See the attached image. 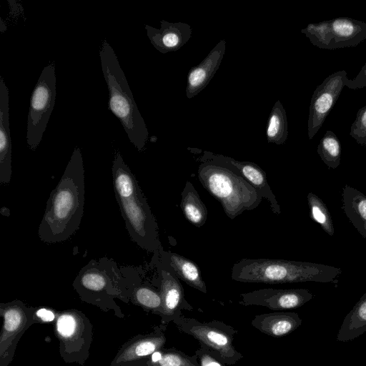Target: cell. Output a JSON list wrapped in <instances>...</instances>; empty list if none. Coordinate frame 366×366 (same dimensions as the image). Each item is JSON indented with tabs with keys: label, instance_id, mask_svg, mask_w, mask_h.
<instances>
[{
	"label": "cell",
	"instance_id": "cell-1",
	"mask_svg": "<svg viewBox=\"0 0 366 366\" xmlns=\"http://www.w3.org/2000/svg\"><path fill=\"white\" fill-rule=\"evenodd\" d=\"M85 178L81 149L76 147L56 187L51 190L38 229L46 244L61 243L79 229L84 205Z\"/></svg>",
	"mask_w": 366,
	"mask_h": 366
},
{
	"label": "cell",
	"instance_id": "cell-2",
	"mask_svg": "<svg viewBox=\"0 0 366 366\" xmlns=\"http://www.w3.org/2000/svg\"><path fill=\"white\" fill-rule=\"evenodd\" d=\"M140 282L142 277L137 269L119 267L113 259L101 257L91 259L80 269L73 287L81 301L124 318L115 299L129 303L132 290Z\"/></svg>",
	"mask_w": 366,
	"mask_h": 366
},
{
	"label": "cell",
	"instance_id": "cell-3",
	"mask_svg": "<svg viewBox=\"0 0 366 366\" xmlns=\"http://www.w3.org/2000/svg\"><path fill=\"white\" fill-rule=\"evenodd\" d=\"M112 173L115 197L130 237L142 249L159 252L162 247L157 220L135 176L119 152L115 154Z\"/></svg>",
	"mask_w": 366,
	"mask_h": 366
},
{
	"label": "cell",
	"instance_id": "cell-4",
	"mask_svg": "<svg viewBox=\"0 0 366 366\" xmlns=\"http://www.w3.org/2000/svg\"><path fill=\"white\" fill-rule=\"evenodd\" d=\"M340 267L280 259L243 258L232 267V280L244 283L337 282Z\"/></svg>",
	"mask_w": 366,
	"mask_h": 366
},
{
	"label": "cell",
	"instance_id": "cell-5",
	"mask_svg": "<svg viewBox=\"0 0 366 366\" xmlns=\"http://www.w3.org/2000/svg\"><path fill=\"white\" fill-rule=\"evenodd\" d=\"M99 56L109 90V109L120 121L130 142L142 152L148 140L149 132L117 56L106 40L101 46Z\"/></svg>",
	"mask_w": 366,
	"mask_h": 366
},
{
	"label": "cell",
	"instance_id": "cell-6",
	"mask_svg": "<svg viewBox=\"0 0 366 366\" xmlns=\"http://www.w3.org/2000/svg\"><path fill=\"white\" fill-rule=\"evenodd\" d=\"M197 177L231 219L244 211L256 209L262 202V197L254 187L226 167L202 162L198 166Z\"/></svg>",
	"mask_w": 366,
	"mask_h": 366
},
{
	"label": "cell",
	"instance_id": "cell-7",
	"mask_svg": "<svg viewBox=\"0 0 366 366\" xmlns=\"http://www.w3.org/2000/svg\"><path fill=\"white\" fill-rule=\"evenodd\" d=\"M54 330L62 360L84 366L93 341V325L87 316L76 309L57 311Z\"/></svg>",
	"mask_w": 366,
	"mask_h": 366
},
{
	"label": "cell",
	"instance_id": "cell-8",
	"mask_svg": "<svg viewBox=\"0 0 366 366\" xmlns=\"http://www.w3.org/2000/svg\"><path fill=\"white\" fill-rule=\"evenodd\" d=\"M173 322L180 332L191 335L199 345L214 351L227 365H233L243 358V355L233 345L237 330L232 326L217 320L202 322L182 315Z\"/></svg>",
	"mask_w": 366,
	"mask_h": 366
},
{
	"label": "cell",
	"instance_id": "cell-9",
	"mask_svg": "<svg viewBox=\"0 0 366 366\" xmlns=\"http://www.w3.org/2000/svg\"><path fill=\"white\" fill-rule=\"evenodd\" d=\"M56 83L55 65L50 63L42 69L31 96L26 142L32 151L40 144L52 113L56 94Z\"/></svg>",
	"mask_w": 366,
	"mask_h": 366
},
{
	"label": "cell",
	"instance_id": "cell-10",
	"mask_svg": "<svg viewBox=\"0 0 366 366\" xmlns=\"http://www.w3.org/2000/svg\"><path fill=\"white\" fill-rule=\"evenodd\" d=\"M301 32L314 46L320 49L351 47L366 39V23L351 18L339 17L309 24Z\"/></svg>",
	"mask_w": 366,
	"mask_h": 366
},
{
	"label": "cell",
	"instance_id": "cell-11",
	"mask_svg": "<svg viewBox=\"0 0 366 366\" xmlns=\"http://www.w3.org/2000/svg\"><path fill=\"white\" fill-rule=\"evenodd\" d=\"M36 308L19 300L0 303L3 324L0 334V366H9L13 360L18 342L34 324L41 323Z\"/></svg>",
	"mask_w": 366,
	"mask_h": 366
},
{
	"label": "cell",
	"instance_id": "cell-12",
	"mask_svg": "<svg viewBox=\"0 0 366 366\" xmlns=\"http://www.w3.org/2000/svg\"><path fill=\"white\" fill-rule=\"evenodd\" d=\"M167 328V325L160 324L148 333L133 336L119 348L109 366H145L149 358L164 347Z\"/></svg>",
	"mask_w": 366,
	"mask_h": 366
},
{
	"label": "cell",
	"instance_id": "cell-13",
	"mask_svg": "<svg viewBox=\"0 0 366 366\" xmlns=\"http://www.w3.org/2000/svg\"><path fill=\"white\" fill-rule=\"evenodd\" d=\"M345 70L330 74L315 89L309 108L308 137L312 139L330 114L347 80Z\"/></svg>",
	"mask_w": 366,
	"mask_h": 366
},
{
	"label": "cell",
	"instance_id": "cell-14",
	"mask_svg": "<svg viewBox=\"0 0 366 366\" xmlns=\"http://www.w3.org/2000/svg\"><path fill=\"white\" fill-rule=\"evenodd\" d=\"M199 161L214 163L240 175L256 189L262 198L267 200L274 214H280V206L268 184L266 173L257 164L247 161H238L229 157L207 151L204 152Z\"/></svg>",
	"mask_w": 366,
	"mask_h": 366
},
{
	"label": "cell",
	"instance_id": "cell-15",
	"mask_svg": "<svg viewBox=\"0 0 366 366\" xmlns=\"http://www.w3.org/2000/svg\"><path fill=\"white\" fill-rule=\"evenodd\" d=\"M238 302L243 306H262L272 310H284L302 307L313 298L307 289L264 288L239 295Z\"/></svg>",
	"mask_w": 366,
	"mask_h": 366
},
{
	"label": "cell",
	"instance_id": "cell-16",
	"mask_svg": "<svg viewBox=\"0 0 366 366\" xmlns=\"http://www.w3.org/2000/svg\"><path fill=\"white\" fill-rule=\"evenodd\" d=\"M160 274V288L162 301L161 324L168 325L182 315V310L192 311L193 307L184 297L179 279L168 267L158 264Z\"/></svg>",
	"mask_w": 366,
	"mask_h": 366
},
{
	"label": "cell",
	"instance_id": "cell-17",
	"mask_svg": "<svg viewBox=\"0 0 366 366\" xmlns=\"http://www.w3.org/2000/svg\"><path fill=\"white\" fill-rule=\"evenodd\" d=\"M147 35L151 44L160 53L175 51L182 48L190 39L192 29L183 22L160 21V28L145 25Z\"/></svg>",
	"mask_w": 366,
	"mask_h": 366
},
{
	"label": "cell",
	"instance_id": "cell-18",
	"mask_svg": "<svg viewBox=\"0 0 366 366\" xmlns=\"http://www.w3.org/2000/svg\"><path fill=\"white\" fill-rule=\"evenodd\" d=\"M226 51V41H219L198 65L190 68L186 86V97L191 99L200 93L209 83Z\"/></svg>",
	"mask_w": 366,
	"mask_h": 366
},
{
	"label": "cell",
	"instance_id": "cell-19",
	"mask_svg": "<svg viewBox=\"0 0 366 366\" xmlns=\"http://www.w3.org/2000/svg\"><path fill=\"white\" fill-rule=\"evenodd\" d=\"M12 175L11 140L9 128V90L0 77V184H8Z\"/></svg>",
	"mask_w": 366,
	"mask_h": 366
},
{
	"label": "cell",
	"instance_id": "cell-20",
	"mask_svg": "<svg viewBox=\"0 0 366 366\" xmlns=\"http://www.w3.org/2000/svg\"><path fill=\"white\" fill-rule=\"evenodd\" d=\"M159 254L158 264L169 268L174 274L190 287L207 293V290L199 266L192 260L163 249L154 253Z\"/></svg>",
	"mask_w": 366,
	"mask_h": 366
},
{
	"label": "cell",
	"instance_id": "cell-21",
	"mask_svg": "<svg viewBox=\"0 0 366 366\" xmlns=\"http://www.w3.org/2000/svg\"><path fill=\"white\" fill-rule=\"evenodd\" d=\"M302 322L296 312H274L255 315L251 325L265 335L280 337L294 332Z\"/></svg>",
	"mask_w": 366,
	"mask_h": 366
},
{
	"label": "cell",
	"instance_id": "cell-22",
	"mask_svg": "<svg viewBox=\"0 0 366 366\" xmlns=\"http://www.w3.org/2000/svg\"><path fill=\"white\" fill-rule=\"evenodd\" d=\"M342 202L345 214L366 239V196L358 189L345 184L342 188Z\"/></svg>",
	"mask_w": 366,
	"mask_h": 366
},
{
	"label": "cell",
	"instance_id": "cell-23",
	"mask_svg": "<svg viewBox=\"0 0 366 366\" xmlns=\"http://www.w3.org/2000/svg\"><path fill=\"white\" fill-rule=\"evenodd\" d=\"M366 332V292L347 313L338 330L337 341L348 342Z\"/></svg>",
	"mask_w": 366,
	"mask_h": 366
},
{
	"label": "cell",
	"instance_id": "cell-24",
	"mask_svg": "<svg viewBox=\"0 0 366 366\" xmlns=\"http://www.w3.org/2000/svg\"><path fill=\"white\" fill-rule=\"evenodd\" d=\"M180 207L187 220L197 227H202L207 219V209L197 191L187 181L181 193Z\"/></svg>",
	"mask_w": 366,
	"mask_h": 366
},
{
	"label": "cell",
	"instance_id": "cell-25",
	"mask_svg": "<svg viewBox=\"0 0 366 366\" xmlns=\"http://www.w3.org/2000/svg\"><path fill=\"white\" fill-rule=\"evenodd\" d=\"M130 302L140 307L144 311L161 317L162 301L159 290L142 282L136 285L129 297Z\"/></svg>",
	"mask_w": 366,
	"mask_h": 366
},
{
	"label": "cell",
	"instance_id": "cell-26",
	"mask_svg": "<svg viewBox=\"0 0 366 366\" xmlns=\"http://www.w3.org/2000/svg\"><path fill=\"white\" fill-rule=\"evenodd\" d=\"M268 143L283 144L288 137V124L285 109L280 100H277L269 113L267 130Z\"/></svg>",
	"mask_w": 366,
	"mask_h": 366
},
{
	"label": "cell",
	"instance_id": "cell-27",
	"mask_svg": "<svg viewBox=\"0 0 366 366\" xmlns=\"http://www.w3.org/2000/svg\"><path fill=\"white\" fill-rule=\"evenodd\" d=\"M145 366H200L197 356L188 355L175 348H162L154 352Z\"/></svg>",
	"mask_w": 366,
	"mask_h": 366
},
{
	"label": "cell",
	"instance_id": "cell-28",
	"mask_svg": "<svg viewBox=\"0 0 366 366\" xmlns=\"http://www.w3.org/2000/svg\"><path fill=\"white\" fill-rule=\"evenodd\" d=\"M317 153L328 168L336 169L340 165L341 144L333 132H326L317 146Z\"/></svg>",
	"mask_w": 366,
	"mask_h": 366
},
{
	"label": "cell",
	"instance_id": "cell-29",
	"mask_svg": "<svg viewBox=\"0 0 366 366\" xmlns=\"http://www.w3.org/2000/svg\"><path fill=\"white\" fill-rule=\"evenodd\" d=\"M311 219L318 223L329 235H334V225L331 214L324 202L316 194L309 192L307 197Z\"/></svg>",
	"mask_w": 366,
	"mask_h": 366
},
{
	"label": "cell",
	"instance_id": "cell-30",
	"mask_svg": "<svg viewBox=\"0 0 366 366\" xmlns=\"http://www.w3.org/2000/svg\"><path fill=\"white\" fill-rule=\"evenodd\" d=\"M350 135L359 144L366 146V106L358 110L351 125Z\"/></svg>",
	"mask_w": 366,
	"mask_h": 366
},
{
	"label": "cell",
	"instance_id": "cell-31",
	"mask_svg": "<svg viewBox=\"0 0 366 366\" xmlns=\"http://www.w3.org/2000/svg\"><path fill=\"white\" fill-rule=\"evenodd\" d=\"M200 366H227L223 360L214 351L203 345L195 350Z\"/></svg>",
	"mask_w": 366,
	"mask_h": 366
},
{
	"label": "cell",
	"instance_id": "cell-32",
	"mask_svg": "<svg viewBox=\"0 0 366 366\" xmlns=\"http://www.w3.org/2000/svg\"><path fill=\"white\" fill-rule=\"evenodd\" d=\"M345 86L351 89H362L366 86V63L355 79H347Z\"/></svg>",
	"mask_w": 366,
	"mask_h": 366
}]
</instances>
